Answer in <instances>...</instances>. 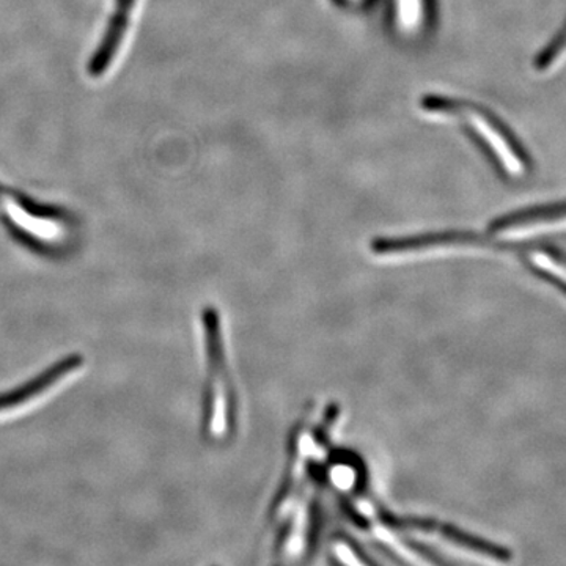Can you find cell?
Masks as SVG:
<instances>
[{
  "mask_svg": "<svg viewBox=\"0 0 566 566\" xmlns=\"http://www.w3.org/2000/svg\"><path fill=\"white\" fill-rule=\"evenodd\" d=\"M0 226L14 243L46 259L62 256L73 238V218L0 182Z\"/></svg>",
  "mask_w": 566,
  "mask_h": 566,
  "instance_id": "cell-1",
  "label": "cell"
},
{
  "mask_svg": "<svg viewBox=\"0 0 566 566\" xmlns=\"http://www.w3.org/2000/svg\"><path fill=\"white\" fill-rule=\"evenodd\" d=\"M87 356L66 354L11 389L0 392V424L20 419L46 405L77 381L87 370Z\"/></svg>",
  "mask_w": 566,
  "mask_h": 566,
  "instance_id": "cell-2",
  "label": "cell"
},
{
  "mask_svg": "<svg viewBox=\"0 0 566 566\" xmlns=\"http://www.w3.org/2000/svg\"><path fill=\"white\" fill-rule=\"evenodd\" d=\"M208 352V385L205 392V430L216 438H223L234 430V392L222 353L218 312H205Z\"/></svg>",
  "mask_w": 566,
  "mask_h": 566,
  "instance_id": "cell-3",
  "label": "cell"
},
{
  "mask_svg": "<svg viewBox=\"0 0 566 566\" xmlns=\"http://www.w3.org/2000/svg\"><path fill=\"white\" fill-rule=\"evenodd\" d=\"M423 111L431 114L461 115L471 122V128L483 144L493 151L495 161L512 177H520L526 172V163L523 156L504 128L491 117L488 112L480 109L474 104L460 102V99L446 98V96L427 95L420 102Z\"/></svg>",
  "mask_w": 566,
  "mask_h": 566,
  "instance_id": "cell-4",
  "label": "cell"
},
{
  "mask_svg": "<svg viewBox=\"0 0 566 566\" xmlns=\"http://www.w3.org/2000/svg\"><path fill=\"white\" fill-rule=\"evenodd\" d=\"M558 230H566V203L515 212L497 219L491 226V233L505 240H523Z\"/></svg>",
  "mask_w": 566,
  "mask_h": 566,
  "instance_id": "cell-5",
  "label": "cell"
},
{
  "mask_svg": "<svg viewBox=\"0 0 566 566\" xmlns=\"http://www.w3.org/2000/svg\"><path fill=\"white\" fill-rule=\"evenodd\" d=\"M136 6L137 0H114V9L106 22L102 40L96 44L95 51L87 62V73L93 80L103 77L117 59L129 24H132L133 11Z\"/></svg>",
  "mask_w": 566,
  "mask_h": 566,
  "instance_id": "cell-6",
  "label": "cell"
},
{
  "mask_svg": "<svg viewBox=\"0 0 566 566\" xmlns=\"http://www.w3.org/2000/svg\"><path fill=\"white\" fill-rule=\"evenodd\" d=\"M382 520L387 524H395V526H409L415 527L417 531L430 532L442 536V539L447 543H452L457 547H461L463 551H468L472 556L482 557L483 560L488 562H509L512 558L510 551L505 547L490 545V543L483 542V539L475 538L464 534V532L458 531L457 527L446 526V524L438 523V521L431 520H397V517H390V515L382 516Z\"/></svg>",
  "mask_w": 566,
  "mask_h": 566,
  "instance_id": "cell-7",
  "label": "cell"
},
{
  "mask_svg": "<svg viewBox=\"0 0 566 566\" xmlns=\"http://www.w3.org/2000/svg\"><path fill=\"white\" fill-rule=\"evenodd\" d=\"M528 262L536 271L556 281L566 292V260L546 252H534L528 255Z\"/></svg>",
  "mask_w": 566,
  "mask_h": 566,
  "instance_id": "cell-8",
  "label": "cell"
},
{
  "mask_svg": "<svg viewBox=\"0 0 566 566\" xmlns=\"http://www.w3.org/2000/svg\"><path fill=\"white\" fill-rule=\"evenodd\" d=\"M566 57V24L558 33L556 41H553L545 54L539 57L538 66L542 70H551L558 65V62L564 61Z\"/></svg>",
  "mask_w": 566,
  "mask_h": 566,
  "instance_id": "cell-9",
  "label": "cell"
},
{
  "mask_svg": "<svg viewBox=\"0 0 566 566\" xmlns=\"http://www.w3.org/2000/svg\"><path fill=\"white\" fill-rule=\"evenodd\" d=\"M420 2H422L424 21L430 22L436 13V0H420Z\"/></svg>",
  "mask_w": 566,
  "mask_h": 566,
  "instance_id": "cell-10",
  "label": "cell"
}]
</instances>
